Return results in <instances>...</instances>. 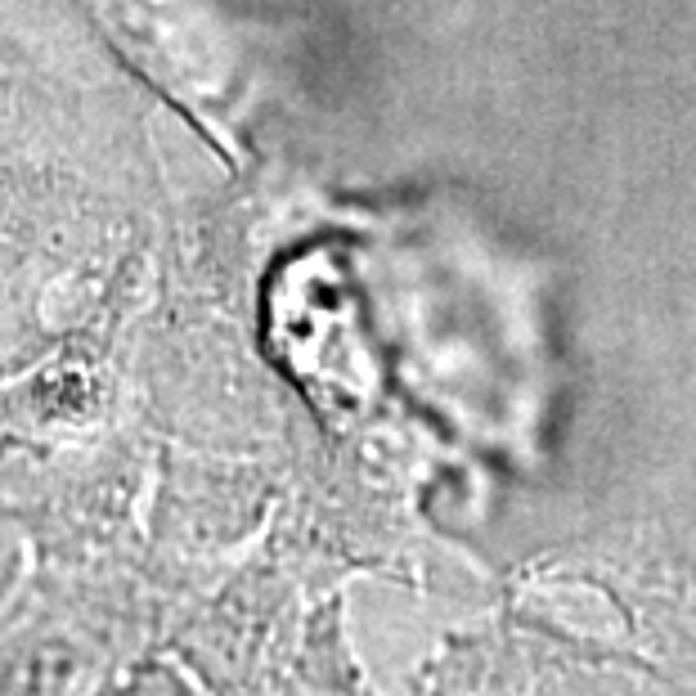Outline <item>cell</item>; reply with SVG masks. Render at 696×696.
<instances>
[{
  "label": "cell",
  "instance_id": "cell-1",
  "mask_svg": "<svg viewBox=\"0 0 696 696\" xmlns=\"http://www.w3.org/2000/svg\"><path fill=\"white\" fill-rule=\"evenodd\" d=\"M99 679L94 652L63 634L0 638V696H90Z\"/></svg>",
  "mask_w": 696,
  "mask_h": 696
},
{
  "label": "cell",
  "instance_id": "cell-2",
  "mask_svg": "<svg viewBox=\"0 0 696 696\" xmlns=\"http://www.w3.org/2000/svg\"><path fill=\"white\" fill-rule=\"evenodd\" d=\"M90 696H194L185 679H176L171 670H158V665H139V670L126 674H108L99 679V688Z\"/></svg>",
  "mask_w": 696,
  "mask_h": 696
}]
</instances>
